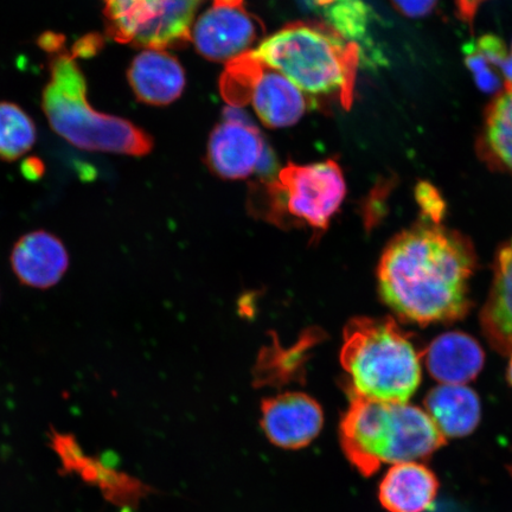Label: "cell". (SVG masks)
Segmentation results:
<instances>
[{"label":"cell","instance_id":"obj_3","mask_svg":"<svg viewBox=\"0 0 512 512\" xmlns=\"http://www.w3.org/2000/svg\"><path fill=\"white\" fill-rule=\"evenodd\" d=\"M350 398L341 444L349 463L364 477L386 464L425 462L446 443L430 415L408 402Z\"/></svg>","mask_w":512,"mask_h":512},{"label":"cell","instance_id":"obj_13","mask_svg":"<svg viewBox=\"0 0 512 512\" xmlns=\"http://www.w3.org/2000/svg\"><path fill=\"white\" fill-rule=\"evenodd\" d=\"M127 79L137 99L151 106L170 105L185 87L181 63L164 50L146 49L134 57Z\"/></svg>","mask_w":512,"mask_h":512},{"label":"cell","instance_id":"obj_22","mask_svg":"<svg viewBox=\"0 0 512 512\" xmlns=\"http://www.w3.org/2000/svg\"><path fill=\"white\" fill-rule=\"evenodd\" d=\"M415 195L426 219L431 223L439 224L446 211L445 201L439 191L432 184L421 182L416 187Z\"/></svg>","mask_w":512,"mask_h":512},{"label":"cell","instance_id":"obj_27","mask_svg":"<svg viewBox=\"0 0 512 512\" xmlns=\"http://www.w3.org/2000/svg\"><path fill=\"white\" fill-rule=\"evenodd\" d=\"M511 473H512V466H511Z\"/></svg>","mask_w":512,"mask_h":512},{"label":"cell","instance_id":"obj_17","mask_svg":"<svg viewBox=\"0 0 512 512\" xmlns=\"http://www.w3.org/2000/svg\"><path fill=\"white\" fill-rule=\"evenodd\" d=\"M480 322L492 347L512 354V239L497 254L494 283Z\"/></svg>","mask_w":512,"mask_h":512},{"label":"cell","instance_id":"obj_18","mask_svg":"<svg viewBox=\"0 0 512 512\" xmlns=\"http://www.w3.org/2000/svg\"><path fill=\"white\" fill-rule=\"evenodd\" d=\"M464 59L476 86L485 94L501 95L507 91L504 68L510 51L496 35L488 34L464 44Z\"/></svg>","mask_w":512,"mask_h":512},{"label":"cell","instance_id":"obj_19","mask_svg":"<svg viewBox=\"0 0 512 512\" xmlns=\"http://www.w3.org/2000/svg\"><path fill=\"white\" fill-rule=\"evenodd\" d=\"M313 6L325 19V24L337 31L344 40L360 47L364 60V54L368 53L366 43L369 49L373 47L368 36L373 22L369 6L363 0H313Z\"/></svg>","mask_w":512,"mask_h":512},{"label":"cell","instance_id":"obj_1","mask_svg":"<svg viewBox=\"0 0 512 512\" xmlns=\"http://www.w3.org/2000/svg\"><path fill=\"white\" fill-rule=\"evenodd\" d=\"M475 248L462 234L419 224L389 242L379 266L383 302L409 322L450 323L470 310Z\"/></svg>","mask_w":512,"mask_h":512},{"label":"cell","instance_id":"obj_4","mask_svg":"<svg viewBox=\"0 0 512 512\" xmlns=\"http://www.w3.org/2000/svg\"><path fill=\"white\" fill-rule=\"evenodd\" d=\"M251 53L310 95L334 96L349 110L362 51L318 22H296L267 37Z\"/></svg>","mask_w":512,"mask_h":512},{"label":"cell","instance_id":"obj_20","mask_svg":"<svg viewBox=\"0 0 512 512\" xmlns=\"http://www.w3.org/2000/svg\"><path fill=\"white\" fill-rule=\"evenodd\" d=\"M34 120L14 102L0 101V159L14 162L36 144Z\"/></svg>","mask_w":512,"mask_h":512},{"label":"cell","instance_id":"obj_10","mask_svg":"<svg viewBox=\"0 0 512 512\" xmlns=\"http://www.w3.org/2000/svg\"><path fill=\"white\" fill-rule=\"evenodd\" d=\"M324 424L322 407L304 393H285L262 402L261 427L274 446L296 451L309 446Z\"/></svg>","mask_w":512,"mask_h":512},{"label":"cell","instance_id":"obj_11","mask_svg":"<svg viewBox=\"0 0 512 512\" xmlns=\"http://www.w3.org/2000/svg\"><path fill=\"white\" fill-rule=\"evenodd\" d=\"M226 119L211 133L208 158L211 169L226 179L254 174L265 157V144L258 128L229 110Z\"/></svg>","mask_w":512,"mask_h":512},{"label":"cell","instance_id":"obj_14","mask_svg":"<svg viewBox=\"0 0 512 512\" xmlns=\"http://www.w3.org/2000/svg\"><path fill=\"white\" fill-rule=\"evenodd\" d=\"M437 475L421 463L390 467L379 486V501L388 512H425L438 496Z\"/></svg>","mask_w":512,"mask_h":512},{"label":"cell","instance_id":"obj_5","mask_svg":"<svg viewBox=\"0 0 512 512\" xmlns=\"http://www.w3.org/2000/svg\"><path fill=\"white\" fill-rule=\"evenodd\" d=\"M342 366L351 383L350 395L407 403L418 389V352L392 318L352 319L344 330Z\"/></svg>","mask_w":512,"mask_h":512},{"label":"cell","instance_id":"obj_12","mask_svg":"<svg viewBox=\"0 0 512 512\" xmlns=\"http://www.w3.org/2000/svg\"><path fill=\"white\" fill-rule=\"evenodd\" d=\"M66 245L47 230H34L19 238L10 254L11 270L19 283L35 290H49L68 272Z\"/></svg>","mask_w":512,"mask_h":512},{"label":"cell","instance_id":"obj_23","mask_svg":"<svg viewBox=\"0 0 512 512\" xmlns=\"http://www.w3.org/2000/svg\"><path fill=\"white\" fill-rule=\"evenodd\" d=\"M439 0H392L396 10L408 18H424L431 14Z\"/></svg>","mask_w":512,"mask_h":512},{"label":"cell","instance_id":"obj_7","mask_svg":"<svg viewBox=\"0 0 512 512\" xmlns=\"http://www.w3.org/2000/svg\"><path fill=\"white\" fill-rule=\"evenodd\" d=\"M220 91L230 106L252 105L262 123L272 128L297 124L306 110L303 92L251 51L228 62Z\"/></svg>","mask_w":512,"mask_h":512},{"label":"cell","instance_id":"obj_8","mask_svg":"<svg viewBox=\"0 0 512 512\" xmlns=\"http://www.w3.org/2000/svg\"><path fill=\"white\" fill-rule=\"evenodd\" d=\"M107 35L134 47L164 50L191 38L202 0H102Z\"/></svg>","mask_w":512,"mask_h":512},{"label":"cell","instance_id":"obj_15","mask_svg":"<svg viewBox=\"0 0 512 512\" xmlns=\"http://www.w3.org/2000/svg\"><path fill=\"white\" fill-rule=\"evenodd\" d=\"M484 366V351L475 338L448 332L435 338L427 350V368L443 384H464L476 379Z\"/></svg>","mask_w":512,"mask_h":512},{"label":"cell","instance_id":"obj_6","mask_svg":"<svg viewBox=\"0 0 512 512\" xmlns=\"http://www.w3.org/2000/svg\"><path fill=\"white\" fill-rule=\"evenodd\" d=\"M256 213L279 227L298 226L323 232L347 194L335 160L310 165L288 164L260 189Z\"/></svg>","mask_w":512,"mask_h":512},{"label":"cell","instance_id":"obj_16","mask_svg":"<svg viewBox=\"0 0 512 512\" xmlns=\"http://www.w3.org/2000/svg\"><path fill=\"white\" fill-rule=\"evenodd\" d=\"M426 413L445 438H464L482 418L478 395L463 384H441L426 396Z\"/></svg>","mask_w":512,"mask_h":512},{"label":"cell","instance_id":"obj_9","mask_svg":"<svg viewBox=\"0 0 512 512\" xmlns=\"http://www.w3.org/2000/svg\"><path fill=\"white\" fill-rule=\"evenodd\" d=\"M259 22L249 14L245 0H213L191 31L198 53L211 61H232L259 35Z\"/></svg>","mask_w":512,"mask_h":512},{"label":"cell","instance_id":"obj_2","mask_svg":"<svg viewBox=\"0 0 512 512\" xmlns=\"http://www.w3.org/2000/svg\"><path fill=\"white\" fill-rule=\"evenodd\" d=\"M62 43L63 38L50 34L41 41L51 55L50 79L42 94L43 111L51 128L81 150L133 157L150 153L153 140L149 133L89 104L85 74L74 56L61 51Z\"/></svg>","mask_w":512,"mask_h":512},{"label":"cell","instance_id":"obj_26","mask_svg":"<svg viewBox=\"0 0 512 512\" xmlns=\"http://www.w3.org/2000/svg\"><path fill=\"white\" fill-rule=\"evenodd\" d=\"M511 55H512V47H511V51H510Z\"/></svg>","mask_w":512,"mask_h":512},{"label":"cell","instance_id":"obj_25","mask_svg":"<svg viewBox=\"0 0 512 512\" xmlns=\"http://www.w3.org/2000/svg\"><path fill=\"white\" fill-rule=\"evenodd\" d=\"M508 379L512 386V354H511V361H510L509 369H508Z\"/></svg>","mask_w":512,"mask_h":512},{"label":"cell","instance_id":"obj_21","mask_svg":"<svg viewBox=\"0 0 512 512\" xmlns=\"http://www.w3.org/2000/svg\"><path fill=\"white\" fill-rule=\"evenodd\" d=\"M486 136L512 143V89L498 95L486 114Z\"/></svg>","mask_w":512,"mask_h":512},{"label":"cell","instance_id":"obj_24","mask_svg":"<svg viewBox=\"0 0 512 512\" xmlns=\"http://www.w3.org/2000/svg\"><path fill=\"white\" fill-rule=\"evenodd\" d=\"M483 0H457L459 9L463 10L464 15L467 19H472L475 15L476 10Z\"/></svg>","mask_w":512,"mask_h":512}]
</instances>
